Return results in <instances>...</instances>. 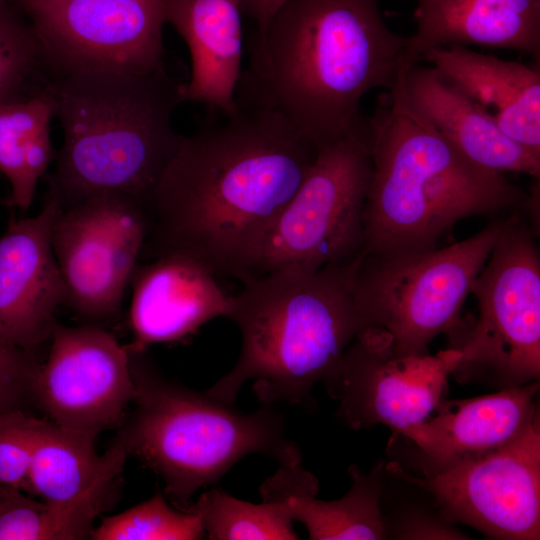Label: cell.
Listing matches in <instances>:
<instances>
[{"instance_id":"obj_1","label":"cell","mask_w":540,"mask_h":540,"mask_svg":"<svg viewBox=\"0 0 540 540\" xmlns=\"http://www.w3.org/2000/svg\"><path fill=\"white\" fill-rule=\"evenodd\" d=\"M213 111L215 119L181 135L146 202L142 254L185 256L243 283L319 147L244 79L235 108Z\"/></svg>"},{"instance_id":"obj_2","label":"cell","mask_w":540,"mask_h":540,"mask_svg":"<svg viewBox=\"0 0 540 540\" xmlns=\"http://www.w3.org/2000/svg\"><path fill=\"white\" fill-rule=\"evenodd\" d=\"M416 64L379 0H288L244 77L318 147L360 131L359 106Z\"/></svg>"},{"instance_id":"obj_3","label":"cell","mask_w":540,"mask_h":540,"mask_svg":"<svg viewBox=\"0 0 540 540\" xmlns=\"http://www.w3.org/2000/svg\"><path fill=\"white\" fill-rule=\"evenodd\" d=\"M404 75L379 98L366 137L372 171L364 206L365 255L436 248L460 220L525 199L502 172L471 161L412 105Z\"/></svg>"},{"instance_id":"obj_4","label":"cell","mask_w":540,"mask_h":540,"mask_svg":"<svg viewBox=\"0 0 540 540\" xmlns=\"http://www.w3.org/2000/svg\"><path fill=\"white\" fill-rule=\"evenodd\" d=\"M362 255L314 271L285 266L244 281L226 316L240 330V355L206 392L234 403L254 380L263 405L309 404L314 385L368 327L354 296Z\"/></svg>"},{"instance_id":"obj_5","label":"cell","mask_w":540,"mask_h":540,"mask_svg":"<svg viewBox=\"0 0 540 540\" xmlns=\"http://www.w3.org/2000/svg\"><path fill=\"white\" fill-rule=\"evenodd\" d=\"M45 88L63 130L49 196L62 209L100 193L146 205L181 138L172 118L183 102L182 83L164 69L74 73Z\"/></svg>"},{"instance_id":"obj_6","label":"cell","mask_w":540,"mask_h":540,"mask_svg":"<svg viewBox=\"0 0 540 540\" xmlns=\"http://www.w3.org/2000/svg\"><path fill=\"white\" fill-rule=\"evenodd\" d=\"M145 353H129L135 409L115 443L162 479L177 509L188 511L199 489L215 485L249 454L279 464L302 459L274 405L243 413L167 379Z\"/></svg>"},{"instance_id":"obj_7","label":"cell","mask_w":540,"mask_h":540,"mask_svg":"<svg viewBox=\"0 0 540 540\" xmlns=\"http://www.w3.org/2000/svg\"><path fill=\"white\" fill-rule=\"evenodd\" d=\"M507 219L447 247L391 255H362L354 278L357 307L368 327L392 337L401 355L428 354L430 342L456 327L474 279Z\"/></svg>"},{"instance_id":"obj_8","label":"cell","mask_w":540,"mask_h":540,"mask_svg":"<svg viewBox=\"0 0 540 540\" xmlns=\"http://www.w3.org/2000/svg\"><path fill=\"white\" fill-rule=\"evenodd\" d=\"M470 292L478 317L464 339L452 376L499 390L539 380L540 259L533 236L517 215L506 225Z\"/></svg>"},{"instance_id":"obj_9","label":"cell","mask_w":540,"mask_h":540,"mask_svg":"<svg viewBox=\"0 0 540 540\" xmlns=\"http://www.w3.org/2000/svg\"><path fill=\"white\" fill-rule=\"evenodd\" d=\"M371 171L361 130L319 147L306 177L267 230L249 279L285 266L314 271L361 254Z\"/></svg>"},{"instance_id":"obj_10","label":"cell","mask_w":540,"mask_h":540,"mask_svg":"<svg viewBox=\"0 0 540 540\" xmlns=\"http://www.w3.org/2000/svg\"><path fill=\"white\" fill-rule=\"evenodd\" d=\"M55 77L145 75L165 69L168 0H18Z\"/></svg>"},{"instance_id":"obj_11","label":"cell","mask_w":540,"mask_h":540,"mask_svg":"<svg viewBox=\"0 0 540 540\" xmlns=\"http://www.w3.org/2000/svg\"><path fill=\"white\" fill-rule=\"evenodd\" d=\"M148 228L145 205L120 193L96 194L61 208L51 241L65 304L91 320L117 315Z\"/></svg>"},{"instance_id":"obj_12","label":"cell","mask_w":540,"mask_h":540,"mask_svg":"<svg viewBox=\"0 0 540 540\" xmlns=\"http://www.w3.org/2000/svg\"><path fill=\"white\" fill-rule=\"evenodd\" d=\"M461 357L449 347L435 355H401L381 327L363 329L322 380L338 401V418L359 430L386 425L394 434L428 419L448 391Z\"/></svg>"},{"instance_id":"obj_13","label":"cell","mask_w":540,"mask_h":540,"mask_svg":"<svg viewBox=\"0 0 540 540\" xmlns=\"http://www.w3.org/2000/svg\"><path fill=\"white\" fill-rule=\"evenodd\" d=\"M417 475L453 523L501 540L540 538V417L493 450L438 465Z\"/></svg>"},{"instance_id":"obj_14","label":"cell","mask_w":540,"mask_h":540,"mask_svg":"<svg viewBox=\"0 0 540 540\" xmlns=\"http://www.w3.org/2000/svg\"><path fill=\"white\" fill-rule=\"evenodd\" d=\"M44 364L31 384V397L50 421L94 438L113 427L133 402L130 354L108 331L95 326L56 324Z\"/></svg>"},{"instance_id":"obj_15","label":"cell","mask_w":540,"mask_h":540,"mask_svg":"<svg viewBox=\"0 0 540 540\" xmlns=\"http://www.w3.org/2000/svg\"><path fill=\"white\" fill-rule=\"evenodd\" d=\"M60 210L49 196L38 214L11 220L0 236V339L28 352L50 339L66 300L51 241Z\"/></svg>"},{"instance_id":"obj_16","label":"cell","mask_w":540,"mask_h":540,"mask_svg":"<svg viewBox=\"0 0 540 540\" xmlns=\"http://www.w3.org/2000/svg\"><path fill=\"white\" fill-rule=\"evenodd\" d=\"M129 353L182 340L207 322L227 316L230 297L203 265L166 255L137 266L131 278Z\"/></svg>"},{"instance_id":"obj_17","label":"cell","mask_w":540,"mask_h":540,"mask_svg":"<svg viewBox=\"0 0 540 540\" xmlns=\"http://www.w3.org/2000/svg\"><path fill=\"white\" fill-rule=\"evenodd\" d=\"M539 380L484 396L443 399L424 422L394 434L413 448L417 466L438 465L498 448L539 412Z\"/></svg>"},{"instance_id":"obj_18","label":"cell","mask_w":540,"mask_h":540,"mask_svg":"<svg viewBox=\"0 0 540 540\" xmlns=\"http://www.w3.org/2000/svg\"><path fill=\"white\" fill-rule=\"evenodd\" d=\"M422 58L484 111L511 139L540 155V70L451 45Z\"/></svg>"},{"instance_id":"obj_19","label":"cell","mask_w":540,"mask_h":540,"mask_svg":"<svg viewBox=\"0 0 540 540\" xmlns=\"http://www.w3.org/2000/svg\"><path fill=\"white\" fill-rule=\"evenodd\" d=\"M416 29L407 37L414 62L436 47L477 45L539 59L540 0H416Z\"/></svg>"},{"instance_id":"obj_20","label":"cell","mask_w":540,"mask_h":540,"mask_svg":"<svg viewBox=\"0 0 540 540\" xmlns=\"http://www.w3.org/2000/svg\"><path fill=\"white\" fill-rule=\"evenodd\" d=\"M241 0H168L166 20L185 41L190 79L183 101L224 112L235 108L242 61Z\"/></svg>"},{"instance_id":"obj_21","label":"cell","mask_w":540,"mask_h":540,"mask_svg":"<svg viewBox=\"0 0 540 540\" xmlns=\"http://www.w3.org/2000/svg\"><path fill=\"white\" fill-rule=\"evenodd\" d=\"M301 460L281 463L260 486L261 499L284 503L293 521L301 522L312 540L385 539L379 507L384 460L369 472L351 465V488L332 501L316 498L318 480Z\"/></svg>"},{"instance_id":"obj_22","label":"cell","mask_w":540,"mask_h":540,"mask_svg":"<svg viewBox=\"0 0 540 540\" xmlns=\"http://www.w3.org/2000/svg\"><path fill=\"white\" fill-rule=\"evenodd\" d=\"M404 89L412 105L471 161L539 179L540 155L507 136L434 68L412 65L404 75Z\"/></svg>"},{"instance_id":"obj_23","label":"cell","mask_w":540,"mask_h":540,"mask_svg":"<svg viewBox=\"0 0 540 540\" xmlns=\"http://www.w3.org/2000/svg\"><path fill=\"white\" fill-rule=\"evenodd\" d=\"M94 437L35 419L28 472L29 494L66 504L87 494L108 476L120 475L126 452L114 444L96 452Z\"/></svg>"},{"instance_id":"obj_24","label":"cell","mask_w":540,"mask_h":540,"mask_svg":"<svg viewBox=\"0 0 540 540\" xmlns=\"http://www.w3.org/2000/svg\"><path fill=\"white\" fill-rule=\"evenodd\" d=\"M47 89L0 102V174L10 185V203L27 210L53 155Z\"/></svg>"},{"instance_id":"obj_25","label":"cell","mask_w":540,"mask_h":540,"mask_svg":"<svg viewBox=\"0 0 540 540\" xmlns=\"http://www.w3.org/2000/svg\"><path fill=\"white\" fill-rule=\"evenodd\" d=\"M112 488V482L103 480L81 498L55 504L0 484V540L91 538L93 521L107 504Z\"/></svg>"},{"instance_id":"obj_26","label":"cell","mask_w":540,"mask_h":540,"mask_svg":"<svg viewBox=\"0 0 540 540\" xmlns=\"http://www.w3.org/2000/svg\"><path fill=\"white\" fill-rule=\"evenodd\" d=\"M379 507L385 539H470L445 516L421 479L397 461L384 463Z\"/></svg>"},{"instance_id":"obj_27","label":"cell","mask_w":540,"mask_h":540,"mask_svg":"<svg viewBox=\"0 0 540 540\" xmlns=\"http://www.w3.org/2000/svg\"><path fill=\"white\" fill-rule=\"evenodd\" d=\"M188 511L195 513L211 540H296L288 507L278 501L255 504L211 488Z\"/></svg>"},{"instance_id":"obj_28","label":"cell","mask_w":540,"mask_h":540,"mask_svg":"<svg viewBox=\"0 0 540 540\" xmlns=\"http://www.w3.org/2000/svg\"><path fill=\"white\" fill-rule=\"evenodd\" d=\"M204 536L199 517L172 508L161 493L105 518L91 532L94 540H197Z\"/></svg>"},{"instance_id":"obj_29","label":"cell","mask_w":540,"mask_h":540,"mask_svg":"<svg viewBox=\"0 0 540 540\" xmlns=\"http://www.w3.org/2000/svg\"><path fill=\"white\" fill-rule=\"evenodd\" d=\"M41 65L39 49L25 16L0 0V102L21 95Z\"/></svg>"},{"instance_id":"obj_30","label":"cell","mask_w":540,"mask_h":540,"mask_svg":"<svg viewBox=\"0 0 540 540\" xmlns=\"http://www.w3.org/2000/svg\"><path fill=\"white\" fill-rule=\"evenodd\" d=\"M35 419L20 409L0 412V484L28 494Z\"/></svg>"},{"instance_id":"obj_31","label":"cell","mask_w":540,"mask_h":540,"mask_svg":"<svg viewBox=\"0 0 540 540\" xmlns=\"http://www.w3.org/2000/svg\"><path fill=\"white\" fill-rule=\"evenodd\" d=\"M39 364L31 352L0 339V412L20 409L31 396V384Z\"/></svg>"},{"instance_id":"obj_32","label":"cell","mask_w":540,"mask_h":540,"mask_svg":"<svg viewBox=\"0 0 540 540\" xmlns=\"http://www.w3.org/2000/svg\"><path fill=\"white\" fill-rule=\"evenodd\" d=\"M287 1L288 0H241L242 13L252 18L257 25V43H260L263 40L271 19Z\"/></svg>"}]
</instances>
